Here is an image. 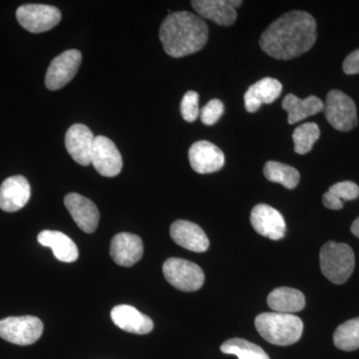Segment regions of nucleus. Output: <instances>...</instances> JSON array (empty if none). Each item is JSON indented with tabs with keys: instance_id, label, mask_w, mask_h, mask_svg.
Wrapping results in <instances>:
<instances>
[{
	"instance_id": "f257e3e1",
	"label": "nucleus",
	"mask_w": 359,
	"mask_h": 359,
	"mask_svg": "<svg viewBox=\"0 0 359 359\" xmlns=\"http://www.w3.org/2000/svg\"><path fill=\"white\" fill-rule=\"evenodd\" d=\"M316 40V22L306 11L283 14L266 28L259 46L271 57L290 60L308 52Z\"/></svg>"
},
{
	"instance_id": "f03ea898",
	"label": "nucleus",
	"mask_w": 359,
	"mask_h": 359,
	"mask_svg": "<svg viewBox=\"0 0 359 359\" xmlns=\"http://www.w3.org/2000/svg\"><path fill=\"white\" fill-rule=\"evenodd\" d=\"M159 36L168 55L180 58L200 51L209 39V29L196 14L178 11L163 21Z\"/></svg>"
},
{
	"instance_id": "7ed1b4c3",
	"label": "nucleus",
	"mask_w": 359,
	"mask_h": 359,
	"mask_svg": "<svg viewBox=\"0 0 359 359\" xmlns=\"http://www.w3.org/2000/svg\"><path fill=\"white\" fill-rule=\"evenodd\" d=\"M255 325L262 337L275 346H292L304 332V323L299 316L275 311L259 314Z\"/></svg>"
},
{
	"instance_id": "20e7f679",
	"label": "nucleus",
	"mask_w": 359,
	"mask_h": 359,
	"mask_svg": "<svg viewBox=\"0 0 359 359\" xmlns=\"http://www.w3.org/2000/svg\"><path fill=\"white\" fill-rule=\"evenodd\" d=\"M320 269L323 275L335 285H342L353 275L355 259L348 245L330 241L323 245L320 252Z\"/></svg>"
},
{
	"instance_id": "39448f33",
	"label": "nucleus",
	"mask_w": 359,
	"mask_h": 359,
	"mask_svg": "<svg viewBox=\"0 0 359 359\" xmlns=\"http://www.w3.org/2000/svg\"><path fill=\"white\" fill-rule=\"evenodd\" d=\"M43 323L36 316H9L0 320V337L18 346H30L41 337Z\"/></svg>"
},
{
	"instance_id": "423d86ee",
	"label": "nucleus",
	"mask_w": 359,
	"mask_h": 359,
	"mask_svg": "<svg viewBox=\"0 0 359 359\" xmlns=\"http://www.w3.org/2000/svg\"><path fill=\"white\" fill-rule=\"evenodd\" d=\"M163 273L170 285L183 292H196L205 282L204 271L198 264L177 257L165 262Z\"/></svg>"
},
{
	"instance_id": "0eeeda50",
	"label": "nucleus",
	"mask_w": 359,
	"mask_h": 359,
	"mask_svg": "<svg viewBox=\"0 0 359 359\" xmlns=\"http://www.w3.org/2000/svg\"><path fill=\"white\" fill-rule=\"evenodd\" d=\"M323 111L328 123L340 132L351 131L358 125L355 104L339 90H332L327 94Z\"/></svg>"
},
{
	"instance_id": "6e6552de",
	"label": "nucleus",
	"mask_w": 359,
	"mask_h": 359,
	"mask_svg": "<svg viewBox=\"0 0 359 359\" xmlns=\"http://www.w3.org/2000/svg\"><path fill=\"white\" fill-rule=\"evenodd\" d=\"M18 22L27 32H48L60 22L61 13L55 6L46 4H25L16 11Z\"/></svg>"
},
{
	"instance_id": "1a4fd4ad",
	"label": "nucleus",
	"mask_w": 359,
	"mask_h": 359,
	"mask_svg": "<svg viewBox=\"0 0 359 359\" xmlns=\"http://www.w3.org/2000/svg\"><path fill=\"white\" fill-rule=\"evenodd\" d=\"M81 52L71 49L59 54L57 57L52 60L46 76L45 86L51 91H55L69 83L76 75L80 65H81Z\"/></svg>"
},
{
	"instance_id": "9d476101",
	"label": "nucleus",
	"mask_w": 359,
	"mask_h": 359,
	"mask_svg": "<svg viewBox=\"0 0 359 359\" xmlns=\"http://www.w3.org/2000/svg\"><path fill=\"white\" fill-rule=\"evenodd\" d=\"M250 223L257 233L273 241L285 237L287 224L275 208L266 204L255 205L250 212Z\"/></svg>"
},
{
	"instance_id": "9b49d317",
	"label": "nucleus",
	"mask_w": 359,
	"mask_h": 359,
	"mask_svg": "<svg viewBox=\"0 0 359 359\" xmlns=\"http://www.w3.org/2000/svg\"><path fill=\"white\" fill-rule=\"evenodd\" d=\"M91 164L102 176L115 177L121 172L123 161L113 141L105 136H97L94 139Z\"/></svg>"
},
{
	"instance_id": "f8f14e48",
	"label": "nucleus",
	"mask_w": 359,
	"mask_h": 359,
	"mask_svg": "<svg viewBox=\"0 0 359 359\" xmlns=\"http://www.w3.org/2000/svg\"><path fill=\"white\" fill-rule=\"evenodd\" d=\"M189 161L197 173L211 174L224 167V155L223 151L211 142L199 141L191 146Z\"/></svg>"
},
{
	"instance_id": "ddd939ff",
	"label": "nucleus",
	"mask_w": 359,
	"mask_h": 359,
	"mask_svg": "<svg viewBox=\"0 0 359 359\" xmlns=\"http://www.w3.org/2000/svg\"><path fill=\"white\" fill-rule=\"evenodd\" d=\"M32 196V188L25 177H9L0 186V209L13 212L22 209Z\"/></svg>"
},
{
	"instance_id": "4468645a",
	"label": "nucleus",
	"mask_w": 359,
	"mask_h": 359,
	"mask_svg": "<svg viewBox=\"0 0 359 359\" xmlns=\"http://www.w3.org/2000/svg\"><path fill=\"white\" fill-rule=\"evenodd\" d=\"M238 0H194L193 8L202 18L221 26H231L237 20L236 8L242 6Z\"/></svg>"
},
{
	"instance_id": "2eb2a0df",
	"label": "nucleus",
	"mask_w": 359,
	"mask_h": 359,
	"mask_svg": "<svg viewBox=\"0 0 359 359\" xmlns=\"http://www.w3.org/2000/svg\"><path fill=\"white\" fill-rule=\"evenodd\" d=\"M65 204L71 217L82 231L87 233L96 231L100 214L98 208L91 200L79 194L71 193L66 196Z\"/></svg>"
},
{
	"instance_id": "dca6fc26",
	"label": "nucleus",
	"mask_w": 359,
	"mask_h": 359,
	"mask_svg": "<svg viewBox=\"0 0 359 359\" xmlns=\"http://www.w3.org/2000/svg\"><path fill=\"white\" fill-rule=\"evenodd\" d=\"M94 137L91 130L83 124H75L68 129L65 136V146L73 160L82 166L91 164Z\"/></svg>"
},
{
	"instance_id": "f3484780",
	"label": "nucleus",
	"mask_w": 359,
	"mask_h": 359,
	"mask_svg": "<svg viewBox=\"0 0 359 359\" xmlns=\"http://www.w3.org/2000/svg\"><path fill=\"white\" fill-rule=\"evenodd\" d=\"M143 254V242L137 235L120 233L111 241L110 256L119 266L127 268L134 266L140 261Z\"/></svg>"
},
{
	"instance_id": "a211bd4d",
	"label": "nucleus",
	"mask_w": 359,
	"mask_h": 359,
	"mask_svg": "<svg viewBox=\"0 0 359 359\" xmlns=\"http://www.w3.org/2000/svg\"><path fill=\"white\" fill-rule=\"evenodd\" d=\"M170 235L177 245L192 252H204L210 247L205 231L192 222L184 219L175 222L170 229Z\"/></svg>"
},
{
	"instance_id": "6ab92c4d",
	"label": "nucleus",
	"mask_w": 359,
	"mask_h": 359,
	"mask_svg": "<svg viewBox=\"0 0 359 359\" xmlns=\"http://www.w3.org/2000/svg\"><path fill=\"white\" fill-rule=\"evenodd\" d=\"M111 318L116 327L131 334H147L154 328V323L149 316L128 304L116 306L111 311Z\"/></svg>"
},
{
	"instance_id": "aec40b11",
	"label": "nucleus",
	"mask_w": 359,
	"mask_h": 359,
	"mask_svg": "<svg viewBox=\"0 0 359 359\" xmlns=\"http://www.w3.org/2000/svg\"><path fill=\"white\" fill-rule=\"evenodd\" d=\"M283 85L275 78L266 77L252 84L245 94V110L256 112L263 104L275 102L282 93Z\"/></svg>"
},
{
	"instance_id": "412c9836",
	"label": "nucleus",
	"mask_w": 359,
	"mask_h": 359,
	"mask_svg": "<svg viewBox=\"0 0 359 359\" xmlns=\"http://www.w3.org/2000/svg\"><path fill=\"white\" fill-rule=\"evenodd\" d=\"M39 244L50 248L54 257L63 263H73L79 257L77 245L68 236L58 231H42L37 237Z\"/></svg>"
},
{
	"instance_id": "4be33fe9",
	"label": "nucleus",
	"mask_w": 359,
	"mask_h": 359,
	"mask_svg": "<svg viewBox=\"0 0 359 359\" xmlns=\"http://www.w3.org/2000/svg\"><path fill=\"white\" fill-rule=\"evenodd\" d=\"M282 106L289 114L287 121L292 125L306 119L309 116L318 114L323 110L325 104L316 96L299 99L294 94H289L283 99Z\"/></svg>"
},
{
	"instance_id": "5701e85b",
	"label": "nucleus",
	"mask_w": 359,
	"mask_h": 359,
	"mask_svg": "<svg viewBox=\"0 0 359 359\" xmlns=\"http://www.w3.org/2000/svg\"><path fill=\"white\" fill-rule=\"evenodd\" d=\"M268 304L275 313L294 314L304 309L306 297L299 290L278 287L269 294Z\"/></svg>"
},
{
	"instance_id": "b1692460",
	"label": "nucleus",
	"mask_w": 359,
	"mask_h": 359,
	"mask_svg": "<svg viewBox=\"0 0 359 359\" xmlns=\"http://www.w3.org/2000/svg\"><path fill=\"white\" fill-rule=\"evenodd\" d=\"M264 174L269 181L278 183L292 190L299 185L301 175L295 168L276 161H269L264 167Z\"/></svg>"
},
{
	"instance_id": "393cba45",
	"label": "nucleus",
	"mask_w": 359,
	"mask_h": 359,
	"mask_svg": "<svg viewBox=\"0 0 359 359\" xmlns=\"http://www.w3.org/2000/svg\"><path fill=\"white\" fill-rule=\"evenodd\" d=\"M224 354H233L238 359H269L261 346L243 339H231L224 341L221 346Z\"/></svg>"
},
{
	"instance_id": "a878e982",
	"label": "nucleus",
	"mask_w": 359,
	"mask_h": 359,
	"mask_svg": "<svg viewBox=\"0 0 359 359\" xmlns=\"http://www.w3.org/2000/svg\"><path fill=\"white\" fill-rule=\"evenodd\" d=\"M334 346L344 351L359 348V318L347 320L335 330Z\"/></svg>"
},
{
	"instance_id": "bb28decb",
	"label": "nucleus",
	"mask_w": 359,
	"mask_h": 359,
	"mask_svg": "<svg viewBox=\"0 0 359 359\" xmlns=\"http://www.w3.org/2000/svg\"><path fill=\"white\" fill-rule=\"evenodd\" d=\"M320 127L316 123H304L297 127L292 134L294 152L299 155L308 154L313 149L314 143L320 139Z\"/></svg>"
},
{
	"instance_id": "cd10ccee",
	"label": "nucleus",
	"mask_w": 359,
	"mask_h": 359,
	"mask_svg": "<svg viewBox=\"0 0 359 359\" xmlns=\"http://www.w3.org/2000/svg\"><path fill=\"white\" fill-rule=\"evenodd\" d=\"M181 114L187 122H194L200 115L199 94L196 91H188L181 102Z\"/></svg>"
},
{
	"instance_id": "c85d7f7f",
	"label": "nucleus",
	"mask_w": 359,
	"mask_h": 359,
	"mask_svg": "<svg viewBox=\"0 0 359 359\" xmlns=\"http://www.w3.org/2000/svg\"><path fill=\"white\" fill-rule=\"evenodd\" d=\"M224 112V103L219 99H212L201 110V120H202L203 124L212 126V125L216 124L219 121Z\"/></svg>"
},
{
	"instance_id": "c756f323",
	"label": "nucleus",
	"mask_w": 359,
	"mask_h": 359,
	"mask_svg": "<svg viewBox=\"0 0 359 359\" xmlns=\"http://www.w3.org/2000/svg\"><path fill=\"white\" fill-rule=\"evenodd\" d=\"M328 192L334 194L342 202L355 200L359 197V187L353 182H339L330 187Z\"/></svg>"
},
{
	"instance_id": "7c9ffc66",
	"label": "nucleus",
	"mask_w": 359,
	"mask_h": 359,
	"mask_svg": "<svg viewBox=\"0 0 359 359\" xmlns=\"http://www.w3.org/2000/svg\"><path fill=\"white\" fill-rule=\"evenodd\" d=\"M344 72L347 75L359 74V49L349 54L342 65Z\"/></svg>"
},
{
	"instance_id": "2f4dec72",
	"label": "nucleus",
	"mask_w": 359,
	"mask_h": 359,
	"mask_svg": "<svg viewBox=\"0 0 359 359\" xmlns=\"http://www.w3.org/2000/svg\"><path fill=\"white\" fill-rule=\"evenodd\" d=\"M323 205L330 210H335V211H337V210L344 208V202L330 192H327L323 195Z\"/></svg>"
},
{
	"instance_id": "473e14b6",
	"label": "nucleus",
	"mask_w": 359,
	"mask_h": 359,
	"mask_svg": "<svg viewBox=\"0 0 359 359\" xmlns=\"http://www.w3.org/2000/svg\"><path fill=\"white\" fill-rule=\"evenodd\" d=\"M351 233H353L355 237L359 238V217L353 222V224H351Z\"/></svg>"
}]
</instances>
